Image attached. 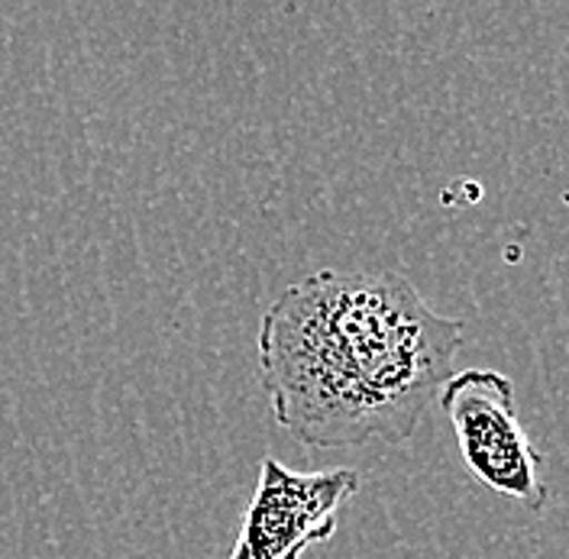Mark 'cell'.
<instances>
[{
    "instance_id": "1",
    "label": "cell",
    "mask_w": 569,
    "mask_h": 559,
    "mask_svg": "<svg viewBox=\"0 0 569 559\" xmlns=\"http://www.w3.org/2000/svg\"><path fill=\"white\" fill-rule=\"evenodd\" d=\"M462 320L398 272L323 269L259 320V379L276 423L308 447L405 443L450 382Z\"/></svg>"
},
{
    "instance_id": "3",
    "label": "cell",
    "mask_w": 569,
    "mask_h": 559,
    "mask_svg": "<svg viewBox=\"0 0 569 559\" xmlns=\"http://www.w3.org/2000/svg\"><path fill=\"white\" fill-rule=\"evenodd\" d=\"M356 491V469L295 472L276 456H266L230 559H301L337 533Z\"/></svg>"
},
{
    "instance_id": "2",
    "label": "cell",
    "mask_w": 569,
    "mask_h": 559,
    "mask_svg": "<svg viewBox=\"0 0 569 559\" xmlns=\"http://www.w3.org/2000/svg\"><path fill=\"white\" fill-rule=\"evenodd\" d=\"M437 405L457 433L469 476L501 498L543 511L550 498L543 456L521 423L515 382L498 369H462L440 388Z\"/></svg>"
}]
</instances>
